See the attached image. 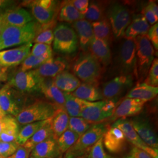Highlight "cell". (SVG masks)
Returning <instances> with one entry per match:
<instances>
[{"label": "cell", "mask_w": 158, "mask_h": 158, "mask_svg": "<svg viewBox=\"0 0 158 158\" xmlns=\"http://www.w3.org/2000/svg\"><path fill=\"white\" fill-rule=\"evenodd\" d=\"M110 126L108 123L102 122L92 125L73 147L66 152L65 156L73 158H84L100 139L102 138Z\"/></svg>", "instance_id": "6da1fadb"}, {"label": "cell", "mask_w": 158, "mask_h": 158, "mask_svg": "<svg viewBox=\"0 0 158 158\" xmlns=\"http://www.w3.org/2000/svg\"><path fill=\"white\" fill-rule=\"evenodd\" d=\"M74 74L83 83L98 85L102 65L89 51L83 52L73 64Z\"/></svg>", "instance_id": "7a4b0ae2"}, {"label": "cell", "mask_w": 158, "mask_h": 158, "mask_svg": "<svg viewBox=\"0 0 158 158\" xmlns=\"http://www.w3.org/2000/svg\"><path fill=\"white\" fill-rule=\"evenodd\" d=\"M117 99L89 102L83 100L80 117L92 124L104 122L111 118L116 107Z\"/></svg>", "instance_id": "3957f363"}, {"label": "cell", "mask_w": 158, "mask_h": 158, "mask_svg": "<svg viewBox=\"0 0 158 158\" xmlns=\"http://www.w3.org/2000/svg\"><path fill=\"white\" fill-rule=\"evenodd\" d=\"M59 109L52 102L37 101L24 107L16 116L20 124L26 125L50 119Z\"/></svg>", "instance_id": "277c9868"}, {"label": "cell", "mask_w": 158, "mask_h": 158, "mask_svg": "<svg viewBox=\"0 0 158 158\" xmlns=\"http://www.w3.org/2000/svg\"><path fill=\"white\" fill-rule=\"evenodd\" d=\"M135 42L138 80L141 81L147 77L154 60L155 49L147 35L136 37Z\"/></svg>", "instance_id": "5b68a950"}, {"label": "cell", "mask_w": 158, "mask_h": 158, "mask_svg": "<svg viewBox=\"0 0 158 158\" xmlns=\"http://www.w3.org/2000/svg\"><path fill=\"white\" fill-rule=\"evenodd\" d=\"M53 49L66 55L76 52L79 47L77 35L73 28L66 24L57 25L53 31Z\"/></svg>", "instance_id": "8992f818"}, {"label": "cell", "mask_w": 158, "mask_h": 158, "mask_svg": "<svg viewBox=\"0 0 158 158\" xmlns=\"http://www.w3.org/2000/svg\"><path fill=\"white\" fill-rule=\"evenodd\" d=\"M117 59L121 75H131L138 79L135 40H125L120 46Z\"/></svg>", "instance_id": "52a82bcc"}, {"label": "cell", "mask_w": 158, "mask_h": 158, "mask_svg": "<svg viewBox=\"0 0 158 158\" xmlns=\"http://www.w3.org/2000/svg\"><path fill=\"white\" fill-rule=\"evenodd\" d=\"M106 15L114 36L122 38L131 21L128 8L121 4L114 3L108 7Z\"/></svg>", "instance_id": "ba28073f"}, {"label": "cell", "mask_w": 158, "mask_h": 158, "mask_svg": "<svg viewBox=\"0 0 158 158\" xmlns=\"http://www.w3.org/2000/svg\"><path fill=\"white\" fill-rule=\"evenodd\" d=\"M121 130L127 141L140 149L148 153L153 158H158V151L148 146L142 140L134 129L130 120L127 118H119L117 119L112 125Z\"/></svg>", "instance_id": "9c48e42d"}, {"label": "cell", "mask_w": 158, "mask_h": 158, "mask_svg": "<svg viewBox=\"0 0 158 158\" xmlns=\"http://www.w3.org/2000/svg\"><path fill=\"white\" fill-rule=\"evenodd\" d=\"M36 21L42 25L52 23L55 15L57 2L53 0H35L27 2Z\"/></svg>", "instance_id": "30bf717a"}, {"label": "cell", "mask_w": 158, "mask_h": 158, "mask_svg": "<svg viewBox=\"0 0 158 158\" xmlns=\"http://www.w3.org/2000/svg\"><path fill=\"white\" fill-rule=\"evenodd\" d=\"M36 23H30L22 26H2L0 32V42L6 40L25 39L29 42H33L38 33Z\"/></svg>", "instance_id": "8fae6325"}, {"label": "cell", "mask_w": 158, "mask_h": 158, "mask_svg": "<svg viewBox=\"0 0 158 158\" xmlns=\"http://www.w3.org/2000/svg\"><path fill=\"white\" fill-rule=\"evenodd\" d=\"M134 78L131 75H119L105 83L102 85V94L106 99H117L124 91L131 88Z\"/></svg>", "instance_id": "7c38bea8"}, {"label": "cell", "mask_w": 158, "mask_h": 158, "mask_svg": "<svg viewBox=\"0 0 158 158\" xmlns=\"http://www.w3.org/2000/svg\"><path fill=\"white\" fill-rule=\"evenodd\" d=\"M41 80L42 78L36 75L33 70L27 72L19 70L12 77L9 85L22 92H32L40 91Z\"/></svg>", "instance_id": "4fadbf2b"}, {"label": "cell", "mask_w": 158, "mask_h": 158, "mask_svg": "<svg viewBox=\"0 0 158 158\" xmlns=\"http://www.w3.org/2000/svg\"><path fill=\"white\" fill-rule=\"evenodd\" d=\"M32 47V42H29L17 48L0 51V68H9L21 64L29 55Z\"/></svg>", "instance_id": "5bb4252c"}, {"label": "cell", "mask_w": 158, "mask_h": 158, "mask_svg": "<svg viewBox=\"0 0 158 158\" xmlns=\"http://www.w3.org/2000/svg\"><path fill=\"white\" fill-rule=\"evenodd\" d=\"M137 134L148 146L158 151V137L147 119L136 117L130 120Z\"/></svg>", "instance_id": "9a60e30c"}, {"label": "cell", "mask_w": 158, "mask_h": 158, "mask_svg": "<svg viewBox=\"0 0 158 158\" xmlns=\"http://www.w3.org/2000/svg\"><path fill=\"white\" fill-rule=\"evenodd\" d=\"M146 102L136 98H126L118 106L112 117L111 121H116L119 118H127L139 114L144 107Z\"/></svg>", "instance_id": "2e32d148"}, {"label": "cell", "mask_w": 158, "mask_h": 158, "mask_svg": "<svg viewBox=\"0 0 158 158\" xmlns=\"http://www.w3.org/2000/svg\"><path fill=\"white\" fill-rule=\"evenodd\" d=\"M69 63L62 57H53L43 63L36 69L33 70L36 75L42 79L54 78L59 74L67 70Z\"/></svg>", "instance_id": "e0dca14e"}, {"label": "cell", "mask_w": 158, "mask_h": 158, "mask_svg": "<svg viewBox=\"0 0 158 158\" xmlns=\"http://www.w3.org/2000/svg\"><path fill=\"white\" fill-rule=\"evenodd\" d=\"M127 139L118 128L110 127L103 136V144L108 151L113 153H119L126 149Z\"/></svg>", "instance_id": "ac0fdd59"}, {"label": "cell", "mask_w": 158, "mask_h": 158, "mask_svg": "<svg viewBox=\"0 0 158 158\" xmlns=\"http://www.w3.org/2000/svg\"><path fill=\"white\" fill-rule=\"evenodd\" d=\"M0 19L1 27H22L32 22L33 18L25 9L17 8L7 11L4 15L0 17Z\"/></svg>", "instance_id": "d6986e66"}, {"label": "cell", "mask_w": 158, "mask_h": 158, "mask_svg": "<svg viewBox=\"0 0 158 158\" xmlns=\"http://www.w3.org/2000/svg\"><path fill=\"white\" fill-rule=\"evenodd\" d=\"M72 27L77 35L81 51H89L91 42L94 37L91 23L84 19L73 23Z\"/></svg>", "instance_id": "ffe728a7"}, {"label": "cell", "mask_w": 158, "mask_h": 158, "mask_svg": "<svg viewBox=\"0 0 158 158\" xmlns=\"http://www.w3.org/2000/svg\"><path fill=\"white\" fill-rule=\"evenodd\" d=\"M40 91L52 102L58 108L64 109V96L62 91L59 89L53 82V78L42 79Z\"/></svg>", "instance_id": "44dd1931"}, {"label": "cell", "mask_w": 158, "mask_h": 158, "mask_svg": "<svg viewBox=\"0 0 158 158\" xmlns=\"http://www.w3.org/2000/svg\"><path fill=\"white\" fill-rule=\"evenodd\" d=\"M0 108L6 115L17 116L21 111L19 101L10 85L0 90Z\"/></svg>", "instance_id": "7402d4cb"}, {"label": "cell", "mask_w": 158, "mask_h": 158, "mask_svg": "<svg viewBox=\"0 0 158 158\" xmlns=\"http://www.w3.org/2000/svg\"><path fill=\"white\" fill-rule=\"evenodd\" d=\"M61 156L57 141L51 138L36 145L29 156L33 158H59Z\"/></svg>", "instance_id": "603a6c76"}, {"label": "cell", "mask_w": 158, "mask_h": 158, "mask_svg": "<svg viewBox=\"0 0 158 158\" xmlns=\"http://www.w3.org/2000/svg\"><path fill=\"white\" fill-rule=\"evenodd\" d=\"M89 50L101 65L107 66L111 62V52L109 43L107 42L94 37L91 42Z\"/></svg>", "instance_id": "cb8c5ba5"}, {"label": "cell", "mask_w": 158, "mask_h": 158, "mask_svg": "<svg viewBox=\"0 0 158 158\" xmlns=\"http://www.w3.org/2000/svg\"><path fill=\"white\" fill-rule=\"evenodd\" d=\"M150 25L142 14L134 15L123 35L125 40H135L136 37L147 35Z\"/></svg>", "instance_id": "d4e9b609"}, {"label": "cell", "mask_w": 158, "mask_h": 158, "mask_svg": "<svg viewBox=\"0 0 158 158\" xmlns=\"http://www.w3.org/2000/svg\"><path fill=\"white\" fill-rule=\"evenodd\" d=\"M74 97L86 102H94L102 100L104 98L98 85L83 83L72 93Z\"/></svg>", "instance_id": "484cf974"}, {"label": "cell", "mask_w": 158, "mask_h": 158, "mask_svg": "<svg viewBox=\"0 0 158 158\" xmlns=\"http://www.w3.org/2000/svg\"><path fill=\"white\" fill-rule=\"evenodd\" d=\"M53 79L57 87L64 93H72L81 85V81L74 74L67 70L59 74Z\"/></svg>", "instance_id": "4316f807"}, {"label": "cell", "mask_w": 158, "mask_h": 158, "mask_svg": "<svg viewBox=\"0 0 158 158\" xmlns=\"http://www.w3.org/2000/svg\"><path fill=\"white\" fill-rule=\"evenodd\" d=\"M69 115L65 110L59 108L51 119V129L53 139L57 141L63 133L68 129Z\"/></svg>", "instance_id": "83f0119b"}, {"label": "cell", "mask_w": 158, "mask_h": 158, "mask_svg": "<svg viewBox=\"0 0 158 158\" xmlns=\"http://www.w3.org/2000/svg\"><path fill=\"white\" fill-rule=\"evenodd\" d=\"M158 94V87H153L145 83H139L128 92L126 98H136L147 102L155 98Z\"/></svg>", "instance_id": "f1b7e54d"}, {"label": "cell", "mask_w": 158, "mask_h": 158, "mask_svg": "<svg viewBox=\"0 0 158 158\" xmlns=\"http://www.w3.org/2000/svg\"><path fill=\"white\" fill-rule=\"evenodd\" d=\"M85 16L81 14L74 6L72 1L63 2L58 12L57 19L61 22L73 23L84 19Z\"/></svg>", "instance_id": "f546056e"}, {"label": "cell", "mask_w": 158, "mask_h": 158, "mask_svg": "<svg viewBox=\"0 0 158 158\" xmlns=\"http://www.w3.org/2000/svg\"><path fill=\"white\" fill-rule=\"evenodd\" d=\"M51 119H49L46 124L36 132L34 135L30 138L22 146L32 151L36 145L48 139L53 138V132L51 129Z\"/></svg>", "instance_id": "4dcf8cb0"}, {"label": "cell", "mask_w": 158, "mask_h": 158, "mask_svg": "<svg viewBox=\"0 0 158 158\" xmlns=\"http://www.w3.org/2000/svg\"><path fill=\"white\" fill-rule=\"evenodd\" d=\"M49 119L25 125L21 130L18 132L16 142L17 144L19 146L23 145L30 138L34 135L36 132L46 124Z\"/></svg>", "instance_id": "1f68e13d"}, {"label": "cell", "mask_w": 158, "mask_h": 158, "mask_svg": "<svg viewBox=\"0 0 158 158\" xmlns=\"http://www.w3.org/2000/svg\"><path fill=\"white\" fill-rule=\"evenodd\" d=\"M64 96V109L71 117H80L83 100L74 97L72 93L63 92Z\"/></svg>", "instance_id": "d6a6232c"}, {"label": "cell", "mask_w": 158, "mask_h": 158, "mask_svg": "<svg viewBox=\"0 0 158 158\" xmlns=\"http://www.w3.org/2000/svg\"><path fill=\"white\" fill-rule=\"evenodd\" d=\"M94 37L109 43L111 37V26L106 17L101 20L91 23Z\"/></svg>", "instance_id": "836d02e7"}, {"label": "cell", "mask_w": 158, "mask_h": 158, "mask_svg": "<svg viewBox=\"0 0 158 158\" xmlns=\"http://www.w3.org/2000/svg\"><path fill=\"white\" fill-rule=\"evenodd\" d=\"M51 58H52V52H49L40 56H35L29 54L21 64L20 71L27 72L36 69Z\"/></svg>", "instance_id": "e575fe53"}, {"label": "cell", "mask_w": 158, "mask_h": 158, "mask_svg": "<svg viewBox=\"0 0 158 158\" xmlns=\"http://www.w3.org/2000/svg\"><path fill=\"white\" fill-rule=\"evenodd\" d=\"M80 136L73 131L68 129L66 130L57 140L59 151L63 154L73 146L79 139Z\"/></svg>", "instance_id": "d590c367"}, {"label": "cell", "mask_w": 158, "mask_h": 158, "mask_svg": "<svg viewBox=\"0 0 158 158\" xmlns=\"http://www.w3.org/2000/svg\"><path fill=\"white\" fill-rule=\"evenodd\" d=\"M105 7L102 2L93 1L89 4L87 11L85 14V19L90 23L97 22L104 16Z\"/></svg>", "instance_id": "8d00e7d4"}, {"label": "cell", "mask_w": 158, "mask_h": 158, "mask_svg": "<svg viewBox=\"0 0 158 158\" xmlns=\"http://www.w3.org/2000/svg\"><path fill=\"white\" fill-rule=\"evenodd\" d=\"M18 132L17 121L11 117L8 126L0 134V142L17 143Z\"/></svg>", "instance_id": "74e56055"}, {"label": "cell", "mask_w": 158, "mask_h": 158, "mask_svg": "<svg viewBox=\"0 0 158 158\" xmlns=\"http://www.w3.org/2000/svg\"><path fill=\"white\" fill-rule=\"evenodd\" d=\"M94 124L81 117H70L69 121L68 129L77 134L80 136L84 134Z\"/></svg>", "instance_id": "f35d334b"}, {"label": "cell", "mask_w": 158, "mask_h": 158, "mask_svg": "<svg viewBox=\"0 0 158 158\" xmlns=\"http://www.w3.org/2000/svg\"><path fill=\"white\" fill-rule=\"evenodd\" d=\"M85 158H114L108 155L104 149L103 137L91 148Z\"/></svg>", "instance_id": "ab89813d"}, {"label": "cell", "mask_w": 158, "mask_h": 158, "mask_svg": "<svg viewBox=\"0 0 158 158\" xmlns=\"http://www.w3.org/2000/svg\"><path fill=\"white\" fill-rule=\"evenodd\" d=\"M143 83L153 87H158V60L157 58L154 59Z\"/></svg>", "instance_id": "60d3db41"}, {"label": "cell", "mask_w": 158, "mask_h": 158, "mask_svg": "<svg viewBox=\"0 0 158 158\" xmlns=\"http://www.w3.org/2000/svg\"><path fill=\"white\" fill-rule=\"evenodd\" d=\"M53 39V31L52 29L49 28V27H45V29L40 31L36 35L33 42L35 44H43L51 46Z\"/></svg>", "instance_id": "b9f144b4"}, {"label": "cell", "mask_w": 158, "mask_h": 158, "mask_svg": "<svg viewBox=\"0 0 158 158\" xmlns=\"http://www.w3.org/2000/svg\"><path fill=\"white\" fill-rule=\"evenodd\" d=\"M19 146L15 142H0V158L10 156L17 151Z\"/></svg>", "instance_id": "7bdbcfd3"}, {"label": "cell", "mask_w": 158, "mask_h": 158, "mask_svg": "<svg viewBox=\"0 0 158 158\" xmlns=\"http://www.w3.org/2000/svg\"><path fill=\"white\" fill-rule=\"evenodd\" d=\"M49 52H52L51 45L43 44H35L31 48L30 54L35 56H40Z\"/></svg>", "instance_id": "ee69618b"}, {"label": "cell", "mask_w": 158, "mask_h": 158, "mask_svg": "<svg viewBox=\"0 0 158 158\" xmlns=\"http://www.w3.org/2000/svg\"><path fill=\"white\" fill-rule=\"evenodd\" d=\"M147 38L151 42L154 49L158 50V23L150 27L147 34Z\"/></svg>", "instance_id": "f6af8a7d"}, {"label": "cell", "mask_w": 158, "mask_h": 158, "mask_svg": "<svg viewBox=\"0 0 158 158\" xmlns=\"http://www.w3.org/2000/svg\"><path fill=\"white\" fill-rule=\"evenodd\" d=\"M142 14L145 18L147 22L149 24V25H153L158 23V17H157L147 6L142 9Z\"/></svg>", "instance_id": "bcb514c9"}, {"label": "cell", "mask_w": 158, "mask_h": 158, "mask_svg": "<svg viewBox=\"0 0 158 158\" xmlns=\"http://www.w3.org/2000/svg\"><path fill=\"white\" fill-rule=\"evenodd\" d=\"M74 6L77 10L83 15L85 16V14L87 11L89 6L90 4L89 1L88 0H74L72 1Z\"/></svg>", "instance_id": "7dc6e473"}, {"label": "cell", "mask_w": 158, "mask_h": 158, "mask_svg": "<svg viewBox=\"0 0 158 158\" xmlns=\"http://www.w3.org/2000/svg\"><path fill=\"white\" fill-rule=\"evenodd\" d=\"M124 158H153L148 153L136 147H134L130 154Z\"/></svg>", "instance_id": "c3c4849f"}, {"label": "cell", "mask_w": 158, "mask_h": 158, "mask_svg": "<svg viewBox=\"0 0 158 158\" xmlns=\"http://www.w3.org/2000/svg\"><path fill=\"white\" fill-rule=\"evenodd\" d=\"M31 151L23 146H19L17 151L10 156L6 158H29Z\"/></svg>", "instance_id": "681fc988"}, {"label": "cell", "mask_w": 158, "mask_h": 158, "mask_svg": "<svg viewBox=\"0 0 158 158\" xmlns=\"http://www.w3.org/2000/svg\"><path fill=\"white\" fill-rule=\"evenodd\" d=\"M11 117L10 116L9 117L6 115V117L3 118H0V134L3 130L6 129V127L8 126Z\"/></svg>", "instance_id": "f907efd6"}, {"label": "cell", "mask_w": 158, "mask_h": 158, "mask_svg": "<svg viewBox=\"0 0 158 158\" xmlns=\"http://www.w3.org/2000/svg\"><path fill=\"white\" fill-rule=\"evenodd\" d=\"M147 6L157 17H158V6L155 1H149V2L147 4Z\"/></svg>", "instance_id": "816d5d0a"}, {"label": "cell", "mask_w": 158, "mask_h": 158, "mask_svg": "<svg viewBox=\"0 0 158 158\" xmlns=\"http://www.w3.org/2000/svg\"><path fill=\"white\" fill-rule=\"evenodd\" d=\"M9 1H4V0H0V6H6V4H8Z\"/></svg>", "instance_id": "f5cc1de1"}, {"label": "cell", "mask_w": 158, "mask_h": 158, "mask_svg": "<svg viewBox=\"0 0 158 158\" xmlns=\"http://www.w3.org/2000/svg\"><path fill=\"white\" fill-rule=\"evenodd\" d=\"M6 114L3 113V111H2L1 110V108H0V118H3V117H6Z\"/></svg>", "instance_id": "db71d44e"}, {"label": "cell", "mask_w": 158, "mask_h": 158, "mask_svg": "<svg viewBox=\"0 0 158 158\" xmlns=\"http://www.w3.org/2000/svg\"><path fill=\"white\" fill-rule=\"evenodd\" d=\"M1 19H0V32H1Z\"/></svg>", "instance_id": "11a10c76"}, {"label": "cell", "mask_w": 158, "mask_h": 158, "mask_svg": "<svg viewBox=\"0 0 158 158\" xmlns=\"http://www.w3.org/2000/svg\"><path fill=\"white\" fill-rule=\"evenodd\" d=\"M65 158H71V157H69V156H65Z\"/></svg>", "instance_id": "9f6ffc18"}, {"label": "cell", "mask_w": 158, "mask_h": 158, "mask_svg": "<svg viewBox=\"0 0 158 158\" xmlns=\"http://www.w3.org/2000/svg\"><path fill=\"white\" fill-rule=\"evenodd\" d=\"M1 72H0V76H1Z\"/></svg>", "instance_id": "6f0895ef"}, {"label": "cell", "mask_w": 158, "mask_h": 158, "mask_svg": "<svg viewBox=\"0 0 158 158\" xmlns=\"http://www.w3.org/2000/svg\"><path fill=\"white\" fill-rule=\"evenodd\" d=\"M62 158V156H61V157H60V158Z\"/></svg>", "instance_id": "680465c9"}, {"label": "cell", "mask_w": 158, "mask_h": 158, "mask_svg": "<svg viewBox=\"0 0 158 158\" xmlns=\"http://www.w3.org/2000/svg\"><path fill=\"white\" fill-rule=\"evenodd\" d=\"M29 158H32V157H29Z\"/></svg>", "instance_id": "91938a15"}]
</instances>
